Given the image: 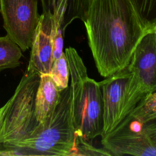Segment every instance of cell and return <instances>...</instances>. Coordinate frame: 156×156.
Instances as JSON below:
<instances>
[{"mask_svg": "<svg viewBox=\"0 0 156 156\" xmlns=\"http://www.w3.org/2000/svg\"><path fill=\"white\" fill-rule=\"evenodd\" d=\"M40 76L25 72L17 85L0 127V149L16 155L18 146L29 137L39 122L35 112V99Z\"/></svg>", "mask_w": 156, "mask_h": 156, "instance_id": "277c9868", "label": "cell"}, {"mask_svg": "<svg viewBox=\"0 0 156 156\" xmlns=\"http://www.w3.org/2000/svg\"><path fill=\"white\" fill-rule=\"evenodd\" d=\"M83 23L96 66L105 78L128 65L136 45L151 30L130 0H91Z\"/></svg>", "mask_w": 156, "mask_h": 156, "instance_id": "6da1fadb", "label": "cell"}, {"mask_svg": "<svg viewBox=\"0 0 156 156\" xmlns=\"http://www.w3.org/2000/svg\"><path fill=\"white\" fill-rule=\"evenodd\" d=\"M69 70L73 126L77 136L92 142L103 128V102L99 82L88 77L87 68L72 47L65 52Z\"/></svg>", "mask_w": 156, "mask_h": 156, "instance_id": "7a4b0ae2", "label": "cell"}, {"mask_svg": "<svg viewBox=\"0 0 156 156\" xmlns=\"http://www.w3.org/2000/svg\"><path fill=\"white\" fill-rule=\"evenodd\" d=\"M77 136L72 120L71 90L60 91L52 113L16 148V155L76 156Z\"/></svg>", "mask_w": 156, "mask_h": 156, "instance_id": "3957f363", "label": "cell"}, {"mask_svg": "<svg viewBox=\"0 0 156 156\" xmlns=\"http://www.w3.org/2000/svg\"><path fill=\"white\" fill-rule=\"evenodd\" d=\"M99 82L103 102L101 138L112 131L148 93L126 66Z\"/></svg>", "mask_w": 156, "mask_h": 156, "instance_id": "5b68a950", "label": "cell"}, {"mask_svg": "<svg viewBox=\"0 0 156 156\" xmlns=\"http://www.w3.org/2000/svg\"><path fill=\"white\" fill-rule=\"evenodd\" d=\"M88 1H90H90H91V0H88Z\"/></svg>", "mask_w": 156, "mask_h": 156, "instance_id": "d6986e66", "label": "cell"}, {"mask_svg": "<svg viewBox=\"0 0 156 156\" xmlns=\"http://www.w3.org/2000/svg\"><path fill=\"white\" fill-rule=\"evenodd\" d=\"M52 13L43 12L32 45L26 72L38 76L49 74L54 62L51 29Z\"/></svg>", "mask_w": 156, "mask_h": 156, "instance_id": "9c48e42d", "label": "cell"}, {"mask_svg": "<svg viewBox=\"0 0 156 156\" xmlns=\"http://www.w3.org/2000/svg\"><path fill=\"white\" fill-rule=\"evenodd\" d=\"M152 30H154V32L156 33V26H155V27H154V28Z\"/></svg>", "mask_w": 156, "mask_h": 156, "instance_id": "ac0fdd59", "label": "cell"}, {"mask_svg": "<svg viewBox=\"0 0 156 156\" xmlns=\"http://www.w3.org/2000/svg\"><path fill=\"white\" fill-rule=\"evenodd\" d=\"M155 122H143L129 115L112 131L102 137L101 144L111 155L156 156Z\"/></svg>", "mask_w": 156, "mask_h": 156, "instance_id": "8992f818", "label": "cell"}, {"mask_svg": "<svg viewBox=\"0 0 156 156\" xmlns=\"http://www.w3.org/2000/svg\"><path fill=\"white\" fill-rule=\"evenodd\" d=\"M40 80L35 99V112L37 121H44L54 111L60 96L50 74L39 76Z\"/></svg>", "mask_w": 156, "mask_h": 156, "instance_id": "30bf717a", "label": "cell"}, {"mask_svg": "<svg viewBox=\"0 0 156 156\" xmlns=\"http://www.w3.org/2000/svg\"><path fill=\"white\" fill-rule=\"evenodd\" d=\"M49 74L59 91L63 90L69 85V70L65 52L58 58L54 60Z\"/></svg>", "mask_w": 156, "mask_h": 156, "instance_id": "5bb4252c", "label": "cell"}, {"mask_svg": "<svg viewBox=\"0 0 156 156\" xmlns=\"http://www.w3.org/2000/svg\"><path fill=\"white\" fill-rule=\"evenodd\" d=\"M154 131H155V136H156V122L154 125Z\"/></svg>", "mask_w": 156, "mask_h": 156, "instance_id": "e0dca14e", "label": "cell"}, {"mask_svg": "<svg viewBox=\"0 0 156 156\" xmlns=\"http://www.w3.org/2000/svg\"><path fill=\"white\" fill-rule=\"evenodd\" d=\"M137 15L149 30L156 26V0H130Z\"/></svg>", "mask_w": 156, "mask_h": 156, "instance_id": "4fadbf2b", "label": "cell"}, {"mask_svg": "<svg viewBox=\"0 0 156 156\" xmlns=\"http://www.w3.org/2000/svg\"><path fill=\"white\" fill-rule=\"evenodd\" d=\"M10 102H11V98H10V99L8 100V101L2 107L0 108V127L1 126L3 119L5 115V113L10 106Z\"/></svg>", "mask_w": 156, "mask_h": 156, "instance_id": "2e32d148", "label": "cell"}, {"mask_svg": "<svg viewBox=\"0 0 156 156\" xmlns=\"http://www.w3.org/2000/svg\"><path fill=\"white\" fill-rule=\"evenodd\" d=\"M22 52L21 48L7 35L0 37V72L19 66Z\"/></svg>", "mask_w": 156, "mask_h": 156, "instance_id": "8fae6325", "label": "cell"}, {"mask_svg": "<svg viewBox=\"0 0 156 156\" xmlns=\"http://www.w3.org/2000/svg\"><path fill=\"white\" fill-rule=\"evenodd\" d=\"M38 0H0L3 27L23 52L30 49L39 23Z\"/></svg>", "mask_w": 156, "mask_h": 156, "instance_id": "52a82bcc", "label": "cell"}, {"mask_svg": "<svg viewBox=\"0 0 156 156\" xmlns=\"http://www.w3.org/2000/svg\"><path fill=\"white\" fill-rule=\"evenodd\" d=\"M129 115L143 122L156 121V91L147 93Z\"/></svg>", "mask_w": 156, "mask_h": 156, "instance_id": "7c38bea8", "label": "cell"}, {"mask_svg": "<svg viewBox=\"0 0 156 156\" xmlns=\"http://www.w3.org/2000/svg\"><path fill=\"white\" fill-rule=\"evenodd\" d=\"M127 66L148 93L156 91V33L153 30L140 40Z\"/></svg>", "mask_w": 156, "mask_h": 156, "instance_id": "ba28073f", "label": "cell"}, {"mask_svg": "<svg viewBox=\"0 0 156 156\" xmlns=\"http://www.w3.org/2000/svg\"><path fill=\"white\" fill-rule=\"evenodd\" d=\"M58 0H40L43 12L53 13Z\"/></svg>", "mask_w": 156, "mask_h": 156, "instance_id": "9a60e30c", "label": "cell"}]
</instances>
